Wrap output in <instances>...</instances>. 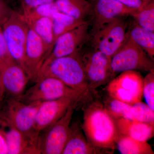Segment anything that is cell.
<instances>
[{
	"label": "cell",
	"instance_id": "obj_1",
	"mask_svg": "<svg viewBox=\"0 0 154 154\" xmlns=\"http://www.w3.org/2000/svg\"><path fill=\"white\" fill-rule=\"evenodd\" d=\"M81 127L95 146L111 152L115 149L119 136L116 124L102 105L94 103L86 109Z\"/></svg>",
	"mask_w": 154,
	"mask_h": 154
},
{
	"label": "cell",
	"instance_id": "obj_2",
	"mask_svg": "<svg viewBox=\"0 0 154 154\" xmlns=\"http://www.w3.org/2000/svg\"><path fill=\"white\" fill-rule=\"evenodd\" d=\"M60 80L70 88L85 94L89 85L80 52L56 59L41 70L33 81L45 77Z\"/></svg>",
	"mask_w": 154,
	"mask_h": 154
},
{
	"label": "cell",
	"instance_id": "obj_3",
	"mask_svg": "<svg viewBox=\"0 0 154 154\" xmlns=\"http://www.w3.org/2000/svg\"><path fill=\"white\" fill-rule=\"evenodd\" d=\"M42 102L26 104L16 98L5 97L0 105V121L13 126L38 143L35 129L36 113Z\"/></svg>",
	"mask_w": 154,
	"mask_h": 154
},
{
	"label": "cell",
	"instance_id": "obj_4",
	"mask_svg": "<svg viewBox=\"0 0 154 154\" xmlns=\"http://www.w3.org/2000/svg\"><path fill=\"white\" fill-rule=\"evenodd\" d=\"M111 67L114 75L130 70L149 72L154 69V60L133 41L127 32L124 42L111 57Z\"/></svg>",
	"mask_w": 154,
	"mask_h": 154
},
{
	"label": "cell",
	"instance_id": "obj_5",
	"mask_svg": "<svg viewBox=\"0 0 154 154\" xmlns=\"http://www.w3.org/2000/svg\"><path fill=\"white\" fill-rule=\"evenodd\" d=\"M77 102L55 123L40 131L38 140L39 154H62L68 139L71 122Z\"/></svg>",
	"mask_w": 154,
	"mask_h": 154
},
{
	"label": "cell",
	"instance_id": "obj_6",
	"mask_svg": "<svg viewBox=\"0 0 154 154\" xmlns=\"http://www.w3.org/2000/svg\"><path fill=\"white\" fill-rule=\"evenodd\" d=\"M35 83L34 85L16 99L26 104H30L65 97H73L80 100L85 94L70 88L53 77H45Z\"/></svg>",
	"mask_w": 154,
	"mask_h": 154
},
{
	"label": "cell",
	"instance_id": "obj_7",
	"mask_svg": "<svg viewBox=\"0 0 154 154\" xmlns=\"http://www.w3.org/2000/svg\"><path fill=\"white\" fill-rule=\"evenodd\" d=\"M2 27L10 55L24 69V57L29 25L23 15L14 11Z\"/></svg>",
	"mask_w": 154,
	"mask_h": 154
},
{
	"label": "cell",
	"instance_id": "obj_8",
	"mask_svg": "<svg viewBox=\"0 0 154 154\" xmlns=\"http://www.w3.org/2000/svg\"><path fill=\"white\" fill-rule=\"evenodd\" d=\"M122 17L116 18L91 34V46L110 58L126 38L127 24Z\"/></svg>",
	"mask_w": 154,
	"mask_h": 154
},
{
	"label": "cell",
	"instance_id": "obj_9",
	"mask_svg": "<svg viewBox=\"0 0 154 154\" xmlns=\"http://www.w3.org/2000/svg\"><path fill=\"white\" fill-rule=\"evenodd\" d=\"M143 79L136 71L122 72L108 84L107 93L113 99L134 105L143 97Z\"/></svg>",
	"mask_w": 154,
	"mask_h": 154
},
{
	"label": "cell",
	"instance_id": "obj_10",
	"mask_svg": "<svg viewBox=\"0 0 154 154\" xmlns=\"http://www.w3.org/2000/svg\"><path fill=\"white\" fill-rule=\"evenodd\" d=\"M90 25L87 21L59 37L39 72L56 59L79 52L90 38Z\"/></svg>",
	"mask_w": 154,
	"mask_h": 154
},
{
	"label": "cell",
	"instance_id": "obj_11",
	"mask_svg": "<svg viewBox=\"0 0 154 154\" xmlns=\"http://www.w3.org/2000/svg\"><path fill=\"white\" fill-rule=\"evenodd\" d=\"M89 89L104 85L114 75L111 67V58L91 46L85 52L80 51Z\"/></svg>",
	"mask_w": 154,
	"mask_h": 154
},
{
	"label": "cell",
	"instance_id": "obj_12",
	"mask_svg": "<svg viewBox=\"0 0 154 154\" xmlns=\"http://www.w3.org/2000/svg\"><path fill=\"white\" fill-rule=\"evenodd\" d=\"M0 75L5 97L18 98L30 80L24 69L9 56L0 60Z\"/></svg>",
	"mask_w": 154,
	"mask_h": 154
},
{
	"label": "cell",
	"instance_id": "obj_13",
	"mask_svg": "<svg viewBox=\"0 0 154 154\" xmlns=\"http://www.w3.org/2000/svg\"><path fill=\"white\" fill-rule=\"evenodd\" d=\"M92 9V29L94 33L116 18L132 16L137 10L127 7L117 0H88Z\"/></svg>",
	"mask_w": 154,
	"mask_h": 154
},
{
	"label": "cell",
	"instance_id": "obj_14",
	"mask_svg": "<svg viewBox=\"0 0 154 154\" xmlns=\"http://www.w3.org/2000/svg\"><path fill=\"white\" fill-rule=\"evenodd\" d=\"M79 99L65 97L41 102L36 113L35 129L39 133L63 116L71 105Z\"/></svg>",
	"mask_w": 154,
	"mask_h": 154
},
{
	"label": "cell",
	"instance_id": "obj_15",
	"mask_svg": "<svg viewBox=\"0 0 154 154\" xmlns=\"http://www.w3.org/2000/svg\"><path fill=\"white\" fill-rule=\"evenodd\" d=\"M48 53V48L42 39L29 28L24 57V69L30 80L33 81L36 78Z\"/></svg>",
	"mask_w": 154,
	"mask_h": 154
},
{
	"label": "cell",
	"instance_id": "obj_16",
	"mask_svg": "<svg viewBox=\"0 0 154 154\" xmlns=\"http://www.w3.org/2000/svg\"><path fill=\"white\" fill-rule=\"evenodd\" d=\"M0 129L5 137L8 154H39L37 143L18 129L1 121Z\"/></svg>",
	"mask_w": 154,
	"mask_h": 154
},
{
	"label": "cell",
	"instance_id": "obj_17",
	"mask_svg": "<svg viewBox=\"0 0 154 154\" xmlns=\"http://www.w3.org/2000/svg\"><path fill=\"white\" fill-rule=\"evenodd\" d=\"M77 123L71 125L69 134L62 154L112 153V152L96 147L89 142Z\"/></svg>",
	"mask_w": 154,
	"mask_h": 154
},
{
	"label": "cell",
	"instance_id": "obj_18",
	"mask_svg": "<svg viewBox=\"0 0 154 154\" xmlns=\"http://www.w3.org/2000/svg\"><path fill=\"white\" fill-rule=\"evenodd\" d=\"M118 134L147 142L154 136V124L120 118L115 120Z\"/></svg>",
	"mask_w": 154,
	"mask_h": 154
},
{
	"label": "cell",
	"instance_id": "obj_19",
	"mask_svg": "<svg viewBox=\"0 0 154 154\" xmlns=\"http://www.w3.org/2000/svg\"><path fill=\"white\" fill-rule=\"evenodd\" d=\"M58 10L77 19L88 21L86 18L92 15V9L88 0H55Z\"/></svg>",
	"mask_w": 154,
	"mask_h": 154
},
{
	"label": "cell",
	"instance_id": "obj_20",
	"mask_svg": "<svg viewBox=\"0 0 154 154\" xmlns=\"http://www.w3.org/2000/svg\"><path fill=\"white\" fill-rule=\"evenodd\" d=\"M128 33L133 41L154 60V32L146 30L135 22Z\"/></svg>",
	"mask_w": 154,
	"mask_h": 154
},
{
	"label": "cell",
	"instance_id": "obj_21",
	"mask_svg": "<svg viewBox=\"0 0 154 154\" xmlns=\"http://www.w3.org/2000/svg\"><path fill=\"white\" fill-rule=\"evenodd\" d=\"M116 145L122 154H154L151 146L147 142L137 140L127 136L119 134Z\"/></svg>",
	"mask_w": 154,
	"mask_h": 154
},
{
	"label": "cell",
	"instance_id": "obj_22",
	"mask_svg": "<svg viewBox=\"0 0 154 154\" xmlns=\"http://www.w3.org/2000/svg\"><path fill=\"white\" fill-rule=\"evenodd\" d=\"M51 18L54 44L57 38L64 33L88 21L75 19L59 11L54 13Z\"/></svg>",
	"mask_w": 154,
	"mask_h": 154
},
{
	"label": "cell",
	"instance_id": "obj_23",
	"mask_svg": "<svg viewBox=\"0 0 154 154\" xmlns=\"http://www.w3.org/2000/svg\"><path fill=\"white\" fill-rule=\"evenodd\" d=\"M28 25L42 39L47 46L48 48V56L54 45L51 18L48 17L40 18L32 22Z\"/></svg>",
	"mask_w": 154,
	"mask_h": 154
},
{
	"label": "cell",
	"instance_id": "obj_24",
	"mask_svg": "<svg viewBox=\"0 0 154 154\" xmlns=\"http://www.w3.org/2000/svg\"><path fill=\"white\" fill-rule=\"evenodd\" d=\"M107 101L104 107L114 120L123 118L135 120L133 115L132 105L110 97Z\"/></svg>",
	"mask_w": 154,
	"mask_h": 154
},
{
	"label": "cell",
	"instance_id": "obj_25",
	"mask_svg": "<svg viewBox=\"0 0 154 154\" xmlns=\"http://www.w3.org/2000/svg\"><path fill=\"white\" fill-rule=\"evenodd\" d=\"M131 17L140 27L154 32V0H150Z\"/></svg>",
	"mask_w": 154,
	"mask_h": 154
},
{
	"label": "cell",
	"instance_id": "obj_26",
	"mask_svg": "<svg viewBox=\"0 0 154 154\" xmlns=\"http://www.w3.org/2000/svg\"><path fill=\"white\" fill-rule=\"evenodd\" d=\"M58 11V10L54 2L37 6L23 16L29 25L40 18L45 17L51 18L54 14Z\"/></svg>",
	"mask_w": 154,
	"mask_h": 154
},
{
	"label": "cell",
	"instance_id": "obj_27",
	"mask_svg": "<svg viewBox=\"0 0 154 154\" xmlns=\"http://www.w3.org/2000/svg\"><path fill=\"white\" fill-rule=\"evenodd\" d=\"M132 111L135 121L154 124V110L146 104L137 102L132 105Z\"/></svg>",
	"mask_w": 154,
	"mask_h": 154
},
{
	"label": "cell",
	"instance_id": "obj_28",
	"mask_svg": "<svg viewBox=\"0 0 154 154\" xmlns=\"http://www.w3.org/2000/svg\"><path fill=\"white\" fill-rule=\"evenodd\" d=\"M143 97L146 104L154 110V71L149 72L143 79Z\"/></svg>",
	"mask_w": 154,
	"mask_h": 154
},
{
	"label": "cell",
	"instance_id": "obj_29",
	"mask_svg": "<svg viewBox=\"0 0 154 154\" xmlns=\"http://www.w3.org/2000/svg\"><path fill=\"white\" fill-rule=\"evenodd\" d=\"M55 0H20L22 15H24L31 9L43 4L53 2Z\"/></svg>",
	"mask_w": 154,
	"mask_h": 154
},
{
	"label": "cell",
	"instance_id": "obj_30",
	"mask_svg": "<svg viewBox=\"0 0 154 154\" xmlns=\"http://www.w3.org/2000/svg\"><path fill=\"white\" fill-rule=\"evenodd\" d=\"M14 11L5 0H0V24L2 25Z\"/></svg>",
	"mask_w": 154,
	"mask_h": 154
},
{
	"label": "cell",
	"instance_id": "obj_31",
	"mask_svg": "<svg viewBox=\"0 0 154 154\" xmlns=\"http://www.w3.org/2000/svg\"><path fill=\"white\" fill-rule=\"evenodd\" d=\"M131 8L139 10L145 5L150 0H117Z\"/></svg>",
	"mask_w": 154,
	"mask_h": 154
},
{
	"label": "cell",
	"instance_id": "obj_32",
	"mask_svg": "<svg viewBox=\"0 0 154 154\" xmlns=\"http://www.w3.org/2000/svg\"><path fill=\"white\" fill-rule=\"evenodd\" d=\"M9 54L3 34L2 25L0 24V60L8 57Z\"/></svg>",
	"mask_w": 154,
	"mask_h": 154
},
{
	"label": "cell",
	"instance_id": "obj_33",
	"mask_svg": "<svg viewBox=\"0 0 154 154\" xmlns=\"http://www.w3.org/2000/svg\"><path fill=\"white\" fill-rule=\"evenodd\" d=\"M0 154H8V145L4 134L0 129Z\"/></svg>",
	"mask_w": 154,
	"mask_h": 154
},
{
	"label": "cell",
	"instance_id": "obj_34",
	"mask_svg": "<svg viewBox=\"0 0 154 154\" xmlns=\"http://www.w3.org/2000/svg\"><path fill=\"white\" fill-rule=\"evenodd\" d=\"M5 93L4 91V88L2 84V80H1V75H0V105L2 104L3 100L5 99Z\"/></svg>",
	"mask_w": 154,
	"mask_h": 154
}]
</instances>
